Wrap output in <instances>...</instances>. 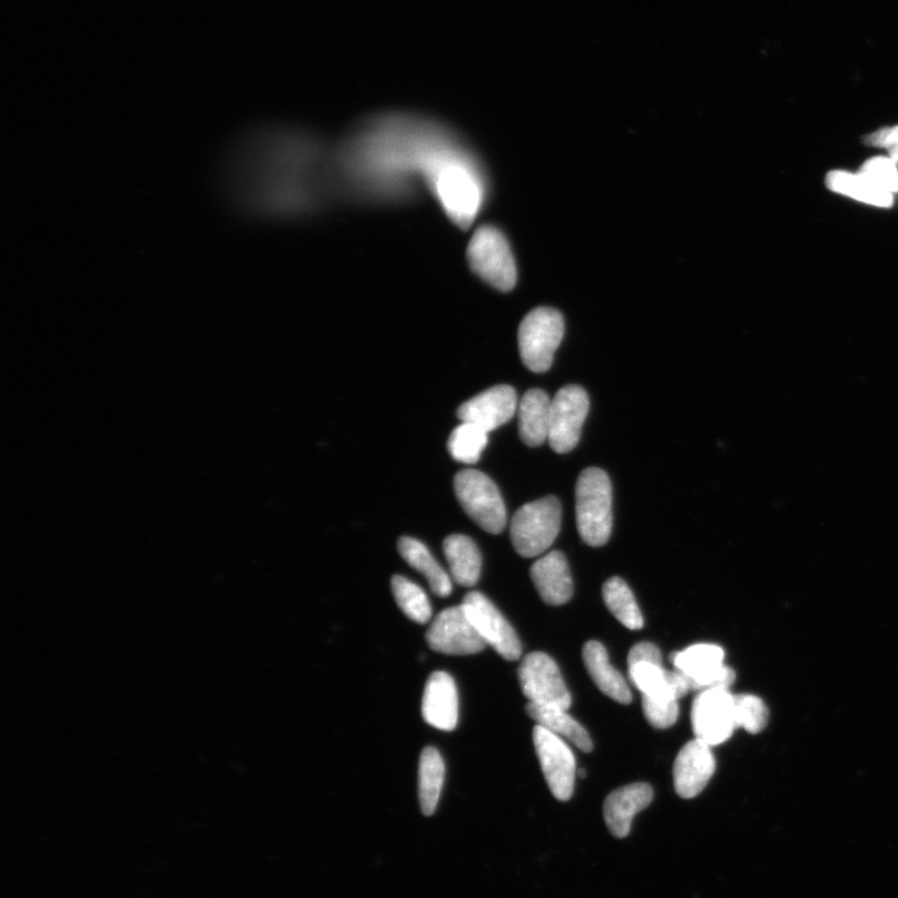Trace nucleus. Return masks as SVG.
I'll return each instance as SVG.
<instances>
[{
	"label": "nucleus",
	"mask_w": 898,
	"mask_h": 898,
	"mask_svg": "<svg viewBox=\"0 0 898 898\" xmlns=\"http://www.w3.org/2000/svg\"><path fill=\"white\" fill-rule=\"evenodd\" d=\"M613 491L608 474L599 468H587L579 475L576 489L578 532L590 547H601L613 528Z\"/></svg>",
	"instance_id": "nucleus-1"
},
{
	"label": "nucleus",
	"mask_w": 898,
	"mask_h": 898,
	"mask_svg": "<svg viewBox=\"0 0 898 898\" xmlns=\"http://www.w3.org/2000/svg\"><path fill=\"white\" fill-rule=\"evenodd\" d=\"M562 509L556 496L524 504L513 515L511 539L515 552L524 558L539 557L547 552L560 531Z\"/></svg>",
	"instance_id": "nucleus-2"
},
{
	"label": "nucleus",
	"mask_w": 898,
	"mask_h": 898,
	"mask_svg": "<svg viewBox=\"0 0 898 898\" xmlns=\"http://www.w3.org/2000/svg\"><path fill=\"white\" fill-rule=\"evenodd\" d=\"M467 255L471 269L492 288L509 292L517 284V265L507 238L499 228L481 226L473 234Z\"/></svg>",
	"instance_id": "nucleus-3"
},
{
	"label": "nucleus",
	"mask_w": 898,
	"mask_h": 898,
	"mask_svg": "<svg viewBox=\"0 0 898 898\" xmlns=\"http://www.w3.org/2000/svg\"><path fill=\"white\" fill-rule=\"evenodd\" d=\"M455 493L468 517L483 531L500 534L507 525V511L499 487L489 475L464 470L455 477Z\"/></svg>",
	"instance_id": "nucleus-4"
},
{
	"label": "nucleus",
	"mask_w": 898,
	"mask_h": 898,
	"mask_svg": "<svg viewBox=\"0 0 898 898\" xmlns=\"http://www.w3.org/2000/svg\"><path fill=\"white\" fill-rule=\"evenodd\" d=\"M565 320L554 309L531 311L521 323L519 346L524 366L536 374L547 372L565 336Z\"/></svg>",
	"instance_id": "nucleus-5"
},
{
	"label": "nucleus",
	"mask_w": 898,
	"mask_h": 898,
	"mask_svg": "<svg viewBox=\"0 0 898 898\" xmlns=\"http://www.w3.org/2000/svg\"><path fill=\"white\" fill-rule=\"evenodd\" d=\"M434 183L448 216L457 225L470 226L481 207L480 181L457 162H443L435 171Z\"/></svg>",
	"instance_id": "nucleus-6"
},
{
	"label": "nucleus",
	"mask_w": 898,
	"mask_h": 898,
	"mask_svg": "<svg viewBox=\"0 0 898 898\" xmlns=\"http://www.w3.org/2000/svg\"><path fill=\"white\" fill-rule=\"evenodd\" d=\"M723 648L715 644H696L683 652H674L671 662L681 672L691 691L701 693L710 689H728L737 680V674L724 664Z\"/></svg>",
	"instance_id": "nucleus-7"
},
{
	"label": "nucleus",
	"mask_w": 898,
	"mask_h": 898,
	"mask_svg": "<svg viewBox=\"0 0 898 898\" xmlns=\"http://www.w3.org/2000/svg\"><path fill=\"white\" fill-rule=\"evenodd\" d=\"M520 684L532 704L568 710L571 696L559 667L546 653H531L521 663Z\"/></svg>",
	"instance_id": "nucleus-8"
},
{
	"label": "nucleus",
	"mask_w": 898,
	"mask_h": 898,
	"mask_svg": "<svg viewBox=\"0 0 898 898\" xmlns=\"http://www.w3.org/2000/svg\"><path fill=\"white\" fill-rule=\"evenodd\" d=\"M588 413L589 397L585 388L569 385L557 392L552 399L548 436L554 452L565 455L576 448Z\"/></svg>",
	"instance_id": "nucleus-9"
},
{
	"label": "nucleus",
	"mask_w": 898,
	"mask_h": 898,
	"mask_svg": "<svg viewBox=\"0 0 898 898\" xmlns=\"http://www.w3.org/2000/svg\"><path fill=\"white\" fill-rule=\"evenodd\" d=\"M692 725L695 739L716 747L731 738L738 729L735 695L728 689H710L697 694L693 703Z\"/></svg>",
	"instance_id": "nucleus-10"
},
{
	"label": "nucleus",
	"mask_w": 898,
	"mask_h": 898,
	"mask_svg": "<svg viewBox=\"0 0 898 898\" xmlns=\"http://www.w3.org/2000/svg\"><path fill=\"white\" fill-rule=\"evenodd\" d=\"M426 639L434 652L446 655L479 654L487 646L462 605L441 611L427 630Z\"/></svg>",
	"instance_id": "nucleus-11"
},
{
	"label": "nucleus",
	"mask_w": 898,
	"mask_h": 898,
	"mask_svg": "<svg viewBox=\"0 0 898 898\" xmlns=\"http://www.w3.org/2000/svg\"><path fill=\"white\" fill-rule=\"evenodd\" d=\"M533 742L553 797L559 801L570 800L577 777L575 753L565 740L539 725L533 730Z\"/></svg>",
	"instance_id": "nucleus-12"
},
{
	"label": "nucleus",
	"mask_w": 898,
	"mask_h": 898,
	"mask_svg": "<svg viewBox=\"0 0 898 898\" xmlns=\"http://www.w3.org/2000/svg\"><path fill=\"white\" fill-rule=\"evenodd\" d=\"M462 606L487 645L492 646L505 661H519L522 655L520 638L489 598L480 591H471L464 597Z\"/></svg>",
	"instance_id": "nucleus-13"
},
{
	"label": "nucleus",
	"mask_w": 898,
	"mask_h": 898,
	"mask_svg": "<svg viewBox=\"0 0 898 898\" xmlns=\"http://www.w3.org/2000/svg\"><path fill=\"white\" fill-rule=\"evenodd\" d=\"M519 398L513 387L500 385L482 392L458 408V418L492 432L509 424L519 410Z\"/></svg>",
	"instance_id": "nucleus-14"
},
{
	"label": "nucleus",
	"mask_w": 898,
	"mask_h": 898,
	"mask_svg": "<svg viewBox=\"0 0 898 898\" xmlns=\"http://www.w3.org/2000/svg\"><path fill=\"white\" fill-rule=\"evenodd\" d=\"M716 762L710 745L694 739L677 753L673 777L676 794L694 799L702 794L714 776Z\"/></svg>",
	"instance_id": "nucleus-15"
},
{
	"label": "nucleus",
	"mask_w": 898,
	"mask_h": 898,
	"mask_svg": "<svg viewBox=\"0 0 898 898\" xmlns=\"http://www.w3.org/2000/svg\"><path fill=\"white\" fill-rule=\"evenodd\" d=\"M458 692L453 677L446 672H436L428 677L424 701L423 715L428 725L434 728L452 731L458 724Z\"/></svg>",
	"instance_id": "nucleus-16"
},
{
	"label": "nucleus",
	"mask_w": 898,
	"mask_h": 898,
	"mask_svg": "<svg viewBox=\"0 0 898 898\" xmlns=\"http://www.w3.org/2000/svg\"><path fill=\"white\" fill-rule=\"evenodd\" d=\"M654 792L648 783L638 782L614 790L605 802V820L611 835L624 838L633 819L652 804Z\"/></svg>",
	"instance_id": "nucleus-17"
},
{
	"label": "nucleus",
	"mask_w": 898,
	"mask_h": 898,
	"mask_svg": "<svg viewBox=\"0 0 898 898\" xmlns=\"http://www.w3.org/2000/svg\"><path fill=\"white\" fill-rule=\"evenodd\" d=\"M531 577L538 595L547 605L568 603L575 591L565 554L553 550L539 558L531 568Z\"/></svg>",
	"instance_id": "nucleus-18"
},
{
	"label": "nucleus",
	"mask_w": 898,
	"mask_h": 898,
	"mask_svg": "<svg viewBox=\"0 0 898 898\" xmlns=\"http://www.w3.org/2000/svg\"><path fill=\"white\" fill-rule=\"evenodd\" d=\"M628 666L630 682L643 696L653 697V699L680 701L691 692L686 677L675 669L673 672H669L663 664L652 662H640Z\"/></svg>",
	"instance_id": "nucleus-19"
},
{
	"label": "nucleus",
	"mask_w": 898,
	"mask_h": 898,
	"mask_svg": "<svg viewBox=\"0 0 898 898\" xmlns=\"http://www.w3.org/2000/svg\"><path fill=\"white\" fill-rule=\"evenodd\" d=\"M582 661H585L587 671L591 680L610 699L620 704H629L633 701L632 692L617 669L610 664L607 649L603 644L590 640L585 648H582Z\"/></svg>",
	"instance_id": "nucleus-20"
},
{
	"label": "nucleus",
	"mask_w": 898,
	"mask_h": 898,
	"mask_svg": "<svg viewBox=\"0 0 898 898\" xmlns=\"http://www.w3.org/2000/svg\"><path fill=\"white\" fill-rule=\"evenodd\" d=\"M552 399L546 392L534 388L525 392L519 404L520 437L528 447L548 441Z\"/></svg>",
	"instance_id": "nucleus-21"
},
{
	"label": "nucleus",
	"mask_w": 898,
	"mask_h": 898,
	"mask_svg": "<svg viewBox=\"0 0 898 898\" xmlns=\"http://www.w3.org/2000/svg\"><path fill=\"white\" fill-rule=\"evenodd\" d=\"M443 550L453 580L466 588L474 587L481 577L482 556L473 539L452 534L445 539Z\"/></svg>",
	"instance_id": "nucleus-22"
},
{
	"label": "nucleus",
	"mask_w": 898,
	"mask_h": 898,
	"mask_svg": "<svg viewBox=\"0 0 898 898\" xmlns=\"http://www.w3.org/2000/svg\"><path fill=\"white\" fill-rule=\"evenodd\" d=\"M398 552L408 566L423 575L434 594L446 598L452 594V580L447 571L438 565L432 553L423 542L404 537L398 541Z\"/></svg>",
	"instance_id": "nucleus-23"
},
{
	"label": "nucleus",
	"mask_w": 898,
	"mask_h": 898,
	"mask_svg": "<svg viewBox=\"0 0 898 898\" xmlns=\"http://www.w3.org/2000/svg\"><path fill=\"white\" fill-rule=\"evenodd\" d=\"M527 713L542 728L557 735L563 740L570 741L579 750L585 752L594 750V742H591L589 734L568 715L567 710L528 703Z\"/></svg>",
	"instance_id": "nucleus-24"
},
{
	"label": "nucleus",
	"mask_w": 898,
	"mask_h": 898,
	"mask_svg": "<svg viewBox=\"0 0 898 898\" xmlns=\"http://www.w3.org/2000/svg\"><path fill=\"white\" fill-rule=\"evenodd\" d=\"M446 767L441 753L435 748H426L420 755L418 772V795L420 810L432 816L438 805L445 782Z\"/></svg>",
	"instance_id": "nucleus-25"
},
{
	"label": "nucleus",
	"mask_w": 898,
	"mask_h": 898,
	"mask_svg": "<svg viewBox=\"0 0 898 898\" xmlns=\"http://www.w3.org/2000/svg\"><path fill=\"white\" fill-rule=\"evenodd\" d=\"M826 184L834 193L845 195L877 207H891L894 195L875 186L872 181L862 174L845 173V171H831Z\"/></svg>",
	"instance_id": "nucleus-26"
},
{
	"label": "nucleus",
	"mask_w": 898,
	"mask_h": 898,
	"mask_svg": "<svg viewBox=\"0 0 898 898\" xmlns=\"http://www.w3.org/2000/svg\"><path fill=\"white\" fill-rule=\"evenodd\" d=\"M603 599L611 614L624 627L632 630L644 627V618L633 591L622 578L614 577L606 581Z\"/></svg>",
	"instance_id": "nucleus-27"
},
{
	"label": "nucleus",
	"mask_w": 898,
	"mask_h": 898,
	"mask_svg": "<svg viewBox=\"0 0 898 898\" xmlns=\"http://www.w3.org/2000/svg\"><path fill=\"white\" fill-rule=\"evenodd\" d=\"M489 435L480 426L462 423L453 429L448 439V452L453 460L464 464H474L489 445Z\"/></svg>",
	"instance_id": "nucleus-28"
},
{
	"label": "nucleus",
	"mask_w": 898,
	"mask_h": 898,
	"mask_svg": "<svg viewBox=\"0 0 898 898\" xmlns=\"http://www.w3.org/2000/svg\"><path fill=\"white\" fill-rule=\"evenodd\" d=\"M396 603L407 618L419 624H426L432 618V607L425 590L403 576L391 580Z\"/></svg>",
	"instance_id": "nucleus-29"
},
{
	"label": "nucleus",
	"mask_w": 898,
	"mask_h": 898,
	"mask_svg": "<svg viewBox=\"0 0 898 898\" xmlns=\"http://www.w3.org/2000/svg\"><path fill=\"white\" fill-rule=\"evenodd\" d=\"M735 715L738 728L759 734L767 728L769 709L760 697L750 694L735 695Z\"/></svg>",
	"instance_id": "nucleus-30"
},
{
	"label": "nucleus",
	"mask_w": 898,
	"mask_h": 898,
	"mask_svg": "<svg viewBox=\"0 0 898 898\" xmlns=\"http://www.w3.org/2000/svg\"><path fill=\"white\" fill-rule=\"evenodd\" d=\"M859 174L886 193L894 195L898 191L897 164L890 158L880 157L867 160L859 170Z\"/></svg>",
	"instance_id": "nucleus-31"
},
{
	"label": "nucleus",
	"mask_w": 898,
	"mask_h": 898,
	"mask_svg": "<svg viewBox=\"0 0 898 898\" xmlns=\"http://www.w3.org/2000/svg\"><path fill=\"white\" fill-rule=\"evenodd\" d=\"M643 712L655 729H669L680 718V704L672 699H653L643 696Z\"/></svg>",
	"instance_id": "nucleus-32"
},
{
	"label": "nucleus",
	"mask_w": 898,
	"mask_h": 898,
	"mask_svg": "<svg viewBox=\"0 0 898 898\" xmlns=\"http://www.w3.org/2000/svg\"><path fill=\"white\" fill-rule=\"evenodd\" d=\"M867 145L890 150V158L898 164V127L878 130L866 139Z\"/></svg>",
	"instance_id": "nucleus-33"
},
{
	"label": "nucleus",
	"mask_w": 898,
	"mask_h": 898,
	"mask_svg": "<svg viewBox=\"0 0 898 898\" xmlns=\"http://www.w3.org/2000/svg\"><path fill=\"white\" fill-rule=\"evenodd\" d=\"M640 662L663 664V656L655 644L642 642L634 645L628 655V665Z\"/></svg>",
	"instance_id": "nucleus-34"
}]
</instances>
